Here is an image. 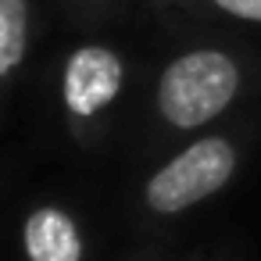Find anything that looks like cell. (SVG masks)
<instances>
[{"label":"cell","instance_id":"6da1fadb","mask_svg":"<svg viewBox=\"0 0 261 261\" xmlns=\"http://www.w3.org/2000/svg\"><path fill=\"white\" fill-rule=\"evenodd\" d=\"M261 90V58L225 36H193L168 47L136 93L125 150L147 168L186 140L243 115Z\"/></svg>","mask_w":261,"mask_h":261},{"label":"cell","instance_id":"7a4b0ae2","mask_svg":"<svg viewBox=\"0 0 261 261\" xmlns=\"http://www.w3.org/2000/svg\"><path fill=\"white\" fill-rule=\"evenodd\" d=\"M254 143L257 118L254 111H243L240 118H229L140 168L125 204L136 240H161V232H168L175 222L229 190L240 179Z\"/></svg>","mask_w":261,"mask_h":261},{"label":"cell","instance_id":"3957f363","mask_svg":"<svg viewBox=\"0 0 261 261\" xmlns=\"http://www.w3.org/2000/svg\"><path fill=\"white\" fill-rule=\"evenodd\" d=\"M136 58L111 33L75 36L54 68V115L68 143L97 158L125 133L136 104Z\"/></svg>","mask_w":261,"mask_h":261},{"label":"cell","instance_id":"277c9868","mask_svg":"<svg viewBox=\"0 0 261 261\" xmlns=\"http://www.w3.org/2000/svg\"><path fill=\"white\" fill-rule=\"evenodd\" d=\"M93 225L79 204L61 193L29 200L15 222L18 261H93Z\"/></svg>","mask_w":261,"mask_h":261},{"label":"cell","instance_id":"5b68a950","mask_svg":"<svg viewBox=\"0 0 261 261\" xmlns=\"http://www.w3.org/2000/svg\"><path fill=\"white\" fill-rule=\"evenodd\" d=\"M40 0H0V90H4V118L15 115V93L29 72L40 40Z\"/></svg>","mask_w":261,"mask_h":261},{"label":"cell","instance_id":"8992f818","mask_svg":"<svg viewBox=\"0 0 261 261\" xmlns=\"http://www.w3.org/2000/svg\"><path fill=\"white\" fill-rule=\"evenodd\" d=\"M143 8L161 18H186L207 25H243L261 29V0H143Z\"/></svg>","mask_w":261,"mask_h":261},{"label":"cell","instance_id":"52a82bcc","mask_svg":"<svg viewBox=\"0 0 261 261\" xmlns=\"http://www.w3.org/2000/svg\"><path fill=\"white\" fill-rule=\"evenodd\" d=\"M129 4H143V0H61V8L72 22H104V18H115L122 8Z\"/></svg>","mask_w":261,"mask_h":261},{"label":"cell","instance_id":"ba28073f","mask_svg":"<svg viewBox=\"0 0 261 261\" xmlns=\"http://www.w3.org/2000/svg\"><path fill=\"white\" fill-rule=\"evenodd\" d=\"M125 261H193V250H175L165 240H147L140 243Z\"/></svg>","mask_w":261,"mask_h":261},{"label":"cell","instance_id":"9c48e42d","mask_svg":"<svg viewBox=\"0 0 261 261\" xmlns=\"http://www.w3.org/2000/svg\"><path fill=\"white\" fill-rule=\"evenodd\" d=\"M193 261H243V250L236 243H207L193 250Z\"/></svg>","mask_w":261,"mask_h":261}]
</instances>
